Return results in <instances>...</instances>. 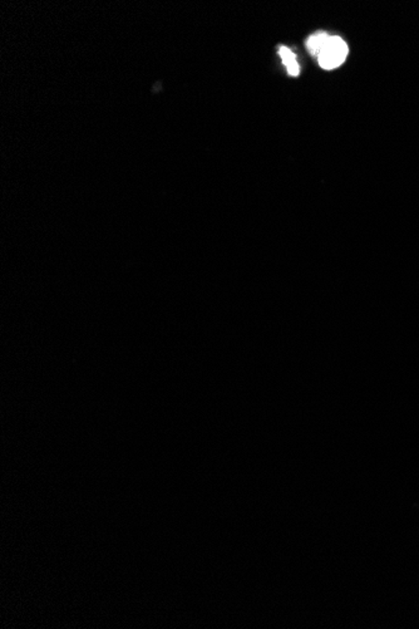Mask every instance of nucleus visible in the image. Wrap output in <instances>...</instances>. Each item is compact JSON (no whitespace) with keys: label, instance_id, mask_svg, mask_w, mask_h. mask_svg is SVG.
Listing matches in <instances>:
<instances>
[{"label":"nucleus","instance_id":"f257e3e1","mask_svg":"<svg viewBox=\"0 0 419 629\" xmlns=\"http://www.w3.org/2000/svg\"><path fill=\"white\" fill-rule=\"evenodd\" d=\"M349 53L348 44L338 36H330L318 54V63L323 69H335L346 62Z\"/></svg>","mask_w":419,"mask_h":629},{"label":"nucleus","instance_id":"f03ea898","mask_svg":"<svg viewBox=\"0 0 419 629\" xmlns=\"http://www.w3.org/2000/svg\"><path fill=\"white\" fill-rule=\"evenodd\" d=\"M279 54L282 59V63L286 67L288 73L293 77H297L300 74V65L297 62L295 54L288 47H280Z\"/></svg>","mask_w":419,"mask_h":629},{"label":"nucleus","instance_id":"7ed1b4c3","mask_svg":"<svg viewBox=\"0 0 419 629\" xmlns=\"http://www.w3.org/2000/svg\"><path fill=\"white\" fill-rule=\"evenodd\" d=\"M329 38H330V36H329L326 32H317V33H314V34L309 36L308 41H306V48H308V51L310 52L313 56H317V57H318L319 53L323 49V47L326 45Z\"/></svg>","mask_w":419,"mask_h":629}]
</instances>
